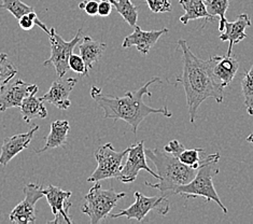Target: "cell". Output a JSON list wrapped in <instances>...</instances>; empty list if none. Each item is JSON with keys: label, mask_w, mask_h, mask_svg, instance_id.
I'll list each match as a JSON object with an SVG mask.
<instances>
[{"label": "cell", "mask_w": 253, "mask_h": 224, "mask_svg": "<svg viewBox=\"0 0 253 224\" xmlns=\"http://www.w3.org/2000/svg\"><path fill=\"white\" fill-rule=\"evenodd\" d=\"M177 49H181L183 59L182 76L176 79L182 83L186 104H188L190 122L195 123L197 110L208 98H213L218 104L224 101V88L215 81L211 72V60H204L196 56L185 40L178 41Z\"/></svg>", "instance_id": "6da1fadb"}, {"label": "cell", "mask_w": 253, "mask_h": 224, "mask_svg": "<svg viewBox=\"0 0 253 224\" xmlns=\"http://www.w3.org/2000/svg\"><path fill=\"white\" fill-rule=\"evenodd\" d=\"M155 82H162L159 77H154L135 92H126L121 97L104 95L101 90L97 87H93L91 90L92 98L97 102V105L104 110V119H111L113 121L122 120L131 126L134 134H137V130L140 123L150 114H162V116L171 118L172 112L167 107L152 108L143 101V97L148 95L151 97L152 93L149 90V87Z\"/></svg>", "instance_id": "7a4b0ae2"}, {"label": "cell", "mask_w": 253, "mask_h": 224, "mask_svg": "<svg viewBox=\"0 0 253 224\" xmlns=\"http://www.w3.org/2000/svg\"><path fill=\"white\" fill-rule=\"evenodd\" d=\"M146 155L153 162L156 173L160 176L158 183L146 181V185L159 190L162 194H174L179 186L188 184L196 175V169L184 165L177 156L166 152L165 150L144 149Z\"/></svg>", "instance_id": "3957f363"}, {"label": "cell", "mask_w": 253, "mask_h": 224, "mask_svg": "<svg viewBox=\"0 0 253 224\" xmlns=\"http://www.w3.org/2000/svg\"><path fill=\"white\" fill-rule=\"evenodd\" d=\"M219 161V152L205 155L204 164L197 169L195 177L193 178V180L188 184L179 186L176 192H174V194L181 195L186 199L204 197L206 199V202L213 201L219 205V207L222 209L223 214L227 215L228 210L224 206V204L221 202V199L213 185V178L220 172Z\"/></svg>", "instance_id": "277c9868"}, {"label": "cell", "mask_w": 253, "mask_h": 224, "mask_svg": "<svg viewBox=\"0 0 253 224\" xmlns=\"http://www.w3.org/2000/svg\"><path fill=\"white\" fill-rule=\"evenodd\" d=\"M125 196L126 193L124 192L118 193L113 189L104 190L100 183L97 182L84 196L81 210L83 214L89 217L91 224H97L102 220H106L120 199Z\"/></svg>", "instance_id": "5b68a950"}, {"label": "cell", "mask_w": 253, "mask_h": 224, "mask_svg": "<svg viewBox=\"0 0 253 224\" xmlns=\"http://www.w3.org/2000/svg\"><path fill=\"white\" fill-rule=\"evenodd\" d=\"M128 153V148L121 152H118L113 148L112 143L108 142L102 144L94 152V156L97 161V168L89 176L88 182H98V181L119 177L123 167L122 161Z\"/></svg>", "instance_id": "8992f818"}, {"label": "cell", "mask_w": 253, "mask_h": 224, "mask_svg": "<svg viewBox=\"0 0 253 224\" xmlns=\"http://www.w3.org/2000/svg\"><path fill=\"white\" fill-rule=\"evenodd\" d=\"M51 45V56L43 62V66H53L58 78H64L69 69V58L74 54L75 47L80 44L83 37L82 29L78 30L77 35L71 41H65L59 36L55 28H51L49 33Z\"/></svg>", "instance_id": "52a82bcc"}, {"label": "cell", "mask_w": 253, "mask_h": 224, "mask_svg": "<svg viewBox=\"0 0 253 224\" xmlns=\"http://www.w3.org/2000/svg\"><path fill=\"white\" fill-rule=\"evenodd\" d=\"M135 203L128 208L123 209L118 214H112L110 217L112 219H117V218L125 217L128 220L135 219L137 221H142L150 211L155 210L161 216H165L169 213L170 204L166 195H156V196H146L140 192H135Z\"/></svg>", "instance_id": "ba28073f"}, {"label": "cell", "mask_w": 253, "mask_h": 224, "mask_svg": "<svg viewBox=\"0 0 253 224\" xmlns=\"http://www.w3.org/2000/svg\"><path fill=\"white\" fill-rule=\"evenodd\" d=\"M25 198L17 204L9 215V219L13 223L28 224L36 222V204L40 198L45 196L44 187L35 183H28L24 186Z\"/></svg>", "instance_id": "9c48e42d"}, {"label": "cell", "mask_w": 253, "mask_h": 224, "mask_svg": "<svg viewBox=\"0 0 253 224\" xmlns=\"http://www.w3.org/2000/svg\"><path fill=\"white\" fill-rule=\"evenodd\" d=\"M127 160L123 165L121 173H120L118 179L123 183H131L136 180L138 174L140 171H146L150 175L153 176L155 179L160 180L158 173H154L147 164L146 151H144V141L141 140L132 146L128 147Z\"/></svg>", "instance_id": "30bf717a"}, {"label": "cell", "mask_w": 253, "mask_h": 224, "mask_svg": "<svg viewBox=\"0 0 253 224\" xmlns=\"http://www.w3.org/2000/svg\"><path fill=\"white\" fill-rule=\"evenodd\" d=\"M38 90L37 84H29L21 79L8 83L0 90V112L7 111L10 108H21L23 100L31 94H37Z\"/></svg>", "instance_id": "8fae6325"}, {"label": "cell", "mask_w": 253, "mask_h": 224, "mask_svg": "<svg viewBox=\"0 0 253 224\" xmlns=\"http://www.w3.org/2000/svg\"><path fill=\"white\" fill-rule=\"evenodd\" d=\"M44 192H45L46 201L50 205L54 217H55L53 221H50V223H53V224L61 223L62 222L61 218H63V220L66 223L72 224V220L68 216L69 208L71 207V203L69 201V198L71 197L72 193L70 191L62 190L61 187L54 186V185L47 186L46 189H44Z\"/></svg>", "instance_id": "7c38bea8"}, {"label": "cell", "mask_w": 253, "mask_h": 224, "mask_svg": "<svg viewBox=\"0 0 253 224\" xmlns=\"http://www.w3.org/2000/svg\"><path fill=\"white\" fill-rule=\"evenodd\" d=\"M78 79L76 78H59L54 81L47 93L41 97L43 101H47L61 110H67L71 106L69 96L71 90H74Z\"/></svg>", "instance_id": "4fadbf2b"}, {"label": "cell", "mask_w": 253, "mask_h": 224, "mask_svg": "<svg viewBox=\"0 0 253 224\" xmlns=\"http://www.w3.org/2000/svg\"><path fill=\"white\" fill-rule=\"evenodd\" d=\"M134 33L125 37L122 44V47L127 49L130 46H136L138 52L143 55H148L150 50L156 45L159 39L166 34H168V28H162L160 30H151V32H144L139 26L136 25Z\"/></svg>", "instance_id": "5bb4252c"}, {"label": "cell", "mask_w": 253, "mask_h": 224, "mask_svg": "<svg viewBox=\"0 0 253 224\" xmlns=\"http://www.w3.org/2000/svg\"><path fill=\"white\" fill-rule=\"evenodd\" d=\"M39 129L40 127L38 125H35L32 130L24 134L4 138L1 146V152H0V165L7 166L12 159L20 154L23 150L27 149L33 140L35 133Z\"/></svg>", "instance_id": "9a60e30c"}, {"label": "cell", "mask_w": 253, "mask_h": 224, "mask_svg": "<svg viewBox=\"0 0 253 224\" xmlns=\"http://www.w3.org/2000/svg\"><path fill=\"white\" fill-rule=\"evenodd\" d=\"M210 60H211V72L215 81L223 88L230 86L239 68L238 59L225 54L223 56L215 55L210 57Z\"/></svg>", "instance_id": "2e32d148"}, {"label": "cell", "mask_w": 253, "mask_h": 224, "mask_svg": "<svg viewBox=\"0 0 253 224\" xmlns=\"http://www.w3.org/2000/svg\"><path fill=\"white\" fill-rule=\"evenodd\" d=\"M252 25L251 19L248 14H240L235 22H226L224 30L221 33L219 38L223 42H228L227 55L231 56L233 53V47L240 41L245 40L248 35L246 34V29Z\"/></svg>", "instance_id": "e0dca14e"}, {"label": "cell", "mask_w": 253, "mask_h": 224, "mask_svg": "<svg viewBox=\"0 0 253 224\" xmlns=\"http://www.w3.org/2000/svg\"><path fill=\"white\" fill-rule=\"evenodd\" d=\"M164 150L168 153L177 156L179 161L183 163L184 165L190 166L191 168L197 169L204 164L205 150L202 148H193V149H185L183 144L178 141L177 139H173L169 143H167L164 147Z\"/></svg>", "instance_id": "ac0fdd59"}, {"label": "cell", "mask_w": 253, "mask_h": 224, "mask_svg": "<svg viewBox=\"0 0 253 224\" xmlns=\"http://www.w3.org/2000/svg\"><path fill=\"white\" fill-rule=\"evenodd\" d=\"M70 131V125L66 120H56L51 124L50 134L45 137L44 147L36 150V153H43L47 150L65 147L67 144V137Z\"/></svg>", "instance_id": "d6986e66"}, {"label": "cell", "mask_w": 253, "mask_h": 224, "mask_svg": "<svg viewBox=\"0 0 253 224\" xmlns=\"http://www.w3.org/2000/svg\"><path fill=\"white\" fill-rule=\"evenodd\" d=\"M80 55L85 63L88 69H92L93 66L99 62L101 56L104 55V52L107 49V45L105 42L96 41L88 36H83L82 40L79 45Z\"/></svg>", "instance_id": "ffe728a7"}, {"label": "cell", "mask_w": 253, "mask_h": 224, "mask_svg": "<svg viewBox=\"0 0 253 224\" xmlns=\"http://www.w3.org/2000/svg\"><path fill=\"white\" fill-rule=\"evenodd\" d=\"M179 3L184 10V14L180 17V22L184 25L189 24L190 21L205 19L204 26L208 22H214L216 19L208 13L204 0H179Z\"/></svg>", "instance_id": "44dd1931"}, {"label": "cell", "mask_w": 253, "mask_h": 224, "mask_svg": "<svg viewBox=\"0 0 253 224\" xmlns=\"http://www.w3.org/2000/svg\"><path fill=\"white\" fill-rule=\"evenodd\" d=\"M21 113L23 120L28 124L34 119H45L47 110L43 104V100L38 98L36 94H31L23 100L21 106Z\"/></svg>", "instance_id": "7402d4cb"}, {"label": "cell", "mask_w": 253, "mask_h": 224, "mask_svg": "<svg viewBox=\"0 0 253 224\" xmlns=\"http://www.w3.org/2000/svg\"><path fill=\"white\" fill-rule=\"evenodd\" d=\"M109 1L129 26L135 27L137 25L138 9L131 0H109Z\"/></svg>", "instance_id": "603a6c76"}, {"label": "cell", "mask_w": 253, "mask_h": 224, "mask_svg": "<svg viewBox=\"0 0 253 224\" xmlns=\"http://www.w3.org/2000/svg\"><path fill=\"white\" fill-rule=\"evenodd\" d=\"M204 3L210 15L215 17V19H218V17L220 19L219 32L222 33L227 22L225 13L228 5H230V0H204Z\"/></svg>", "instance_id": "cb8c5ba5"}, {"label": "cell", "mask_w": 253, "mask_h": 224, "mask_svg": "<svg viewBox=\"0 0 253 224\" xmlns=\"http://www.w3.org/2000/svg\"><path fill=\"white\" fill-rule=\"evenodd\" d=\"M242 90L247 112L249 116H253V65L242 77Z\"/></svg>", "instance_id": "d4e9b609"}, {"label": "cell", "mask_w": 253, "mask_h": 224, "mask_svg": "<svg viewBox=\"0 0 253 224\" xmlns=\"http://www.w3.org/2000/svg\"><path fill=\"white\" fill-rule=\"evenodd\" d=\"M17 74V69L12 64L5 53H0V90L13 79Z\"/></svg>", "instance_id": "484cf974"}, {"label": "cell", "mask_w": 253, "mask_h": 224, "mask_svg": "<svg viewBox=\"0 0 253 224\" xmlns=\"http://www.w3.org/2000/svg\"><path fill=\"white\" fill-rule=\"evenodd\" d=\"M0 8L9 11L16 20H20L23 15L35 11L31 5H27L21 0H1Z\"/></svg>", "instance_id": "4316f807"}, {"label": "cell", "mask_w": 253, "mask_h": 224, "mask_svg": "<svg viewBox=\"0 0 253 224\" xmlns=\"http://www.w3.org/2000/svg\"><path fill=\"white\" fill-rule=\"evenodd\" d=\"M69 68L76 72L78 75H81L84 77H88V68L86 67L85 63H84L81 55H76V54H71L69 58Z\"/></svg>", "instance_id": "83f0119b"}, {"label": "cell", "mask_w": 253, "mask_h": 224, "mask_svg": "<svg viewBox=\"0 0 253 224\" xmlns=\"http://www.w3.org/2000/svg\"><path fill=\"white\" fill-rule=\"evenodd\" d=\"M144 1L153 13H166L171 11L169 0H144Z\"/></svg>", "instance_id": "f1b7e54d"}, {"label": "cell", "mask_w": 253, "mask_h": 224, "mask_svg": "<svg viewBox=\"0 0 253 224\" xmlns=\"http://www.w3.org/2000/svg\"><path fill=\"white\" fill-rule=\"evenodd\" d=\"M37 19V14H36L35 11H33L31 13L23 15L21 19L17 21H19V25L23 30H31L36 25V20Z\"/></svg>", "instance_id": "f546056e"}, {"label": "cell", "mask_w": 253, "mask_h": 224, "mask_svg": "<svg viewBox=\"0 0 253 224\" xmlns=\"http://www.w3.org/2000/svg\"><path fill=\"white\" fill-rule=\"evenodd\" d=\"M112 11V4L109 0H102L98 4V15L101 17L109 16Z\"/></svg>", "instance_id": "4dcf8cb0"}, {"label": "cell", "mask_w": 253, "mask_h": 224, "mask_svg": "<svg viewBox=\"0 0 253 224\" xmlns=\"http://www.w3.org/2000/svg\"><path fill=\"white\" fill-rule=\"evenodd\" d=\"M98 2L94 1V0H87L86 4H85V8H84V11H85V13L91 15V16H95L98 14Z\"/></svg>", "instance_id": "1f68e13d"}, {"label": "cell", "mask_w": 253, "mask_h": 224, "mask_svg": "<svg viewBox=\"0 0 253 224\" xmlns=\"http://www.w3.org/2000/svg\"><path fill=\"white\" fill-rule=\"evenodd\" d=\"M246 140L253 144V134H250L248 137H247V138H246Z\"/></svg>", "instance_id": "d6a6232c"}, {"label": "cell", "mask_w": 253, "mask_h": 224, "mask_svg": "<svg viewBox=\"0 0 253 224\" xmlns=\"http://www.w3.org/2000/svg\"><path fill=\"white\" fill-rule=\"evenodd\" d=\"M86 1L87 0H84V1H82L80 4H79V7H80V9H82V10H84V8H85V4H86Z\"/></svg>", "instance_id": "836d02e7"}, {"label": "cell", "mask_w": 253, "mask_h": 224, "mask_svg": "<svg viewBox=\"0 0 253 224\" xmlns=\"http://www.w3.org/2000/svg\"><path fill=\"white\" fill-rule=\"evenodd\" d=\"M100 1H102V0H100Z\"/></svg>", "instance_id": "e575fe53"}]
</instances>
